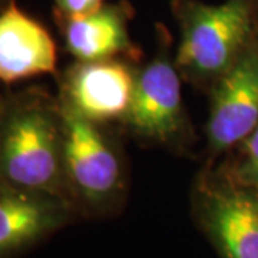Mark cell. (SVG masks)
Instances as JSON below:
<instances>
[{"mask_svg": "<svg viewBox=\"0 0 258 258\" xmlns=\"http://www.w3.org/2000/svg\"><path fill=\"white\" fill-rule=\"evenodd\" d=\"M0 184L71 204L59 99L37 89L6 99L0 120Z\"/></svg>", "mask_w": 258, "mask_h": 258, "instance_id": "cell-1", "label": "cell"}, {"mask_svg": "<svg viewBox=\"0 0 258 258\" xmlns=\"http://www.w3.org/2000/svg\"><path fill=\"white\" fill-rule=\"evenodd\" d=\"M179 26L175 66L182 81L211 91L215 82L258 40L255 0H227L205 5L200 0H174Z\"/></svg>", "mask_w": 258, "mask_h": 258, "instance_id": "cell-2", "label": "cell"}, {"mask_svg": "<svg viewBox=\"0 0 258 258\" xmlns=\"http://www.w3.org/2000/svg\"><path fill=\"white\" fill-rule=\"evenodd\" d=\"M64 168L69 200L78 214L105 215L122 201L126 174L119 149L102 129L64 106Z\"/></svg>", "mask_w": 258, "mask_h": 258, "instance_id": "cell-3", "label": "cell"}, {"mask_svg": "<svg viewBox=\"0 0 258 258\" xmlns=\"http://www.w3.org/2000/svg\"><path fill=\"white\" fill-rule=\"evenodd\" d=\"M194 211L220 258H258V191L208 166L194 186Z\"/></svg>", "mask_w": 258, "mask_h": 258, "instance_id": "cell-4", "label": "cell"}, {"mask_svg": "<svg viewBox=\"0 0 258 258\" xmlns=\"http://www.w3.org/2000/svg\"><path fill=\"white\" fill-rule=\"evenodd\" d=\"M168 49L164 36L154 59L137 72L134 98L122 123L151 144L185 148L191 142V126L181 93L182 78Z\"/></svg>", "mask_w": 258, "mask_h": 258, "instance_id": "cell-5", "label": "cell"}, {"mask_svg": "<svg viewBox=\"0 0 258 258\" xmlns=\"http://www.w3.org/2000/svg\"><path fill=\"white\" fill-rule=\"evenodd\" d=\"M207 139L212 157L238 147L258 125V40L210 91Z\"/></svg>", "mask_w": 258, "mask_h": 258, "instance_id": "cell-6", "label": "cell"}, {"mask_svg": "<svg viewBox=\"0 0 258 258\" xmlns=\"http://www.w3.org/2000/svg\"><path fill=\"white\" fill-rule=\"evenodd\" d=\"M135 78V69L120 59L76 60L63 74L57 99L95 123L122 122L134 98Z\"/></svg>", "mask_w": 258, "mask_h": 258, "instance_id": "cell-7", "label": "cell"}, {"mask_svg": "<svg viewBox=\"0 0 258 258\" xmlns=\"http://www.w3.org/2000/svg\"><path fill=\"white\" fill-rule=\"evenodd\" d=\"M68 201L0 184V258H13L74 220Z\"/></svg>", "mask_w": 258, "mask_h": 258, "instance_id": "cell-8", "label": "cell"}, {"mask_svg": "<svg viewBox=\"0 0 258 258\" xmlns=\"http://www.w3.org/2000/svg\"><path fill=\"white\" fill-rule=\"evenodd\" d=\"M56 43L42 23L8 0L0 12V81L15 83L53 74Z\"/></svg>", "mask_w": 258, "mask_h": 258, "instance_id": "cell-9", "label": "cell"}, {"mask_svg": "<svg viewBox=\"0 0 258 258\" xmlns=\"http://www.w3.org/2000/svg\"><path fill=\"white\" fill-rule=\"evenodd\" d=\"M64 45L76 60H112L126 57L138 60L141 50L131 40L128 32L132 9L126 2L103 5L83 16L56 15Z\"/></svg>", "mask_w": 258, "mask_h": 258, "instance_id": "cell-10", "label": "cell"}, {"mask_svg": "<svg viewBox=\"0 0 258 258\" xmlns=\"http://www.w3.org/2000/svg\"><path fill=\"white\" fill-rule=\"evenodd\" d=\"M238 148L240 152L234 164L224 166V169L235 181L258 191V125Z\"/></svg>", "mask_w": 258, "mask_h": 258, "instance_id": "cell-11", "label": "cell"}, {"mask_svg": "<svg viewBox=\"0 0 258 258\" xmlns=\"http://www.w3.org/2000/svg\"><path fill=\"white\" fill-rule=\"evenodd\" d=\"M56 15L75 18L92 13L103 6V0H55Z\"/></svg>", "mask_w": 258, "mask_h": 258, "instance_id": "cell-12", "label": "cell"}, {"mask_svg": "<svg viewBox=\"0 0 258 258\" xmlns=\"http://www.w3.org/2000/svg\"><path fill=\"white\" fill-rule=\"evenodd\" d=\"M5 106H6V99L0 96V120H2V116H3V111H5Z\"/></svg>", "mask_w": 258, "mask_h": 258, "instance_id": "cell-13", "label": "cell"}]
</instances>
